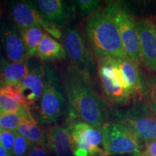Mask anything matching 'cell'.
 Here are the masks:
<instances>
[{
	"label": "cell",
	"mask_w": 156,
	"mask_h": 156,
	"mask_svg": "<svg viewBox=\"0 0 156 156\" xmlns=\"http://www.w3.org/2000/svg\"><path fill=\"white\" fill-rule=\"evenodd\" d=\"M67 119L81 120L95 127H101L108 121L106 104L93 85V79L73 64L62 73Z\"/></svg>",
	"instance_id": "cell-1"
},
{
	"label": "cell",
	"mask_w": 156,
	"mask_h": 156,
	"mask_svg": "<svg viewBox=\"0 0 156 156\" xmlns=\"http://www.w3.org/2000/svg\"><path fill=\"white\" fill-rule=\"evenodd\" d=\"M85 34L98 59L126 57L116 23L104 9H99L89 17L85 24Z\"/></svg>",
	"instance_id": "cell-2"
},
{
	"label": "cell",
	"mask_w": 156,
	"mask_h": 156,
	"mask_svg": "<svg viewBox=\"0 0 156 156\" xmlns=\"http://www.w3.org/2000/svg\"><path fill=\"white\" fill-rule=\"evenodd\" d=\"M114 122L122 124L145 143L156 140V114L142 98L134 99L130 106L112 112Z\"/></svg>",
	"instance_id": "cell-3"
},
{
	"label": "cell",
	"mask_w": 156,
	"mask_h": 156,
	"mask_svg": "<svg viewBox=\"0 0 156 156\" xmlns=\"http://www.w3.org/2000/svg\"><path fill=\"white\" fill-rule=\"evenodd\" d=\"M45 82L40 98L39 120L52 124L58 119L66 108V98L59 74L54 66L44 65Z\"/></svg>",
	"instance_id": "cell-4"
},
{
	"label": "cell",
	"mask_w": 156,
	"mask_h": 156,
	"mask_svg": "<svg viewBox=\"0 0 156 156\" xmlns=\"http://www.w3.org/2000/svg\"><path fill=\"white\" fill-rule=\"evenodd\" d=\"M104 10L116 23L126 56L139 65L142 62L141 50L140 36L134 17L118 2H108Z\"/></svg>",
	"instance_id": "cell-5"
},
{
	"label": "cell",
	"mask_w": 156,
	"mask_h": 156,
	"mask_svg": "<svg viewBox=\"0 0 156 156\" xmlns=\"http://www.w3.org/2000/svg\"><path fill=\"white\" fill-rule=\"evenodd\" d=\"M101 131L102 147L106 155L142 154L141 141L122 124L108 121L101 126Z\"/></svg>",
	"instance_id": "cell-6"
},
{
	"label": "cell",
	"mask_w": 156,
	"mask_h": 156,
	"mask_svg": "<svg viewBox=\"0 0 156 156\" xmlns=\"http://www.w3.org/2000/svg\"><path fill=\"white\" fill-rule=\"evenodd\" d=\"M97 70L105 98L114 105H127L132 98L126 88L116 60L99 58Z\"/></svg>",
	"instance_id": "cell-7"
},
{
	"label": "cell",
	"mask_w": 156,
	"mask_h": 156,
	"mask_svg": "<svg viewBox=\"0 0 156 156\" xmlns=\"http://www.w3.org/2000/svg\"><path fill=\"white\" fill-rule=\"evenodd\" d=\"M67 129L73 140L75 156L104 154L101 127H95L81 120H67Z\"/></svg>",
	"instance_id": "cell-8"
},
{
	"label": "cell",
	"mask_w": 156,
	"mask_h": 156,
	"mask_svg": "<svg viewBox=\"0 0 156 156\" xmlns=\"http://www.w3.org/2000/svg\"><path fill=\"white\" fill-rule=\"evenodd\" d=\"M64 48L69 56L71 64L93 80L95 76L96 64L90 49L85 38L75 27L68 28L64 34Z\"/></svg>",
	"instance_id": "cell-9"
},
{
	"label": "cell",
	"mask_w": 156,
	"mask_h": 156,
	"mask_svg": "<svg viewBox=\"0 0 156 156\" xmlns=\"http://www.w3.org/2000/svg\"><path fill=\"white\" fill-rule=\"evenodd\" d=\"M33 4L45 20L57 25H67L73 19L75 12V3L62 0H37Z\"/></svg>",
	"instance_id": "cell-10"
},
{
	"label": "cell",
	"mask_w": 156,
	"mask_h": 156,
	"mask_svg": "<svg viewBox=\"0 0 156 156\" xmlns=\"http://www.w3.org/2000/svg\"><path fill=\"white\" fill-rule=\"evenodd\" d=\"M140 36L142 62L146 67L156 73V25L150 18L136 21Z\"/></svg>",
	"instance_id": "cell-11"
},
{
	"label": "cell",
	"mask_w": 156,
	"mask_h": 156,
	"mask_svg": "<svg viewBox=\"0 0 156 156\" xmlns=\"http://www.w3.org/2000/svg\"><path fill=\"white\" fill-rule=\"evenodd\" d=\"M0 41L6 57L10 62H24L28 58L23 39L15 25L2 24L0 28Z\"/></svg>",
	"instance_id": "cell-12"
},
{
	"label": "cell",
	"mask_w": 156,
	"mask_h": 156,
	"mask_svg": "<svg viewBox=\"0 0 156 156\" xmlns=\"http://www.w3.org/2000/svg\"><path fill=\"white\" fill-rule=\"evenodd\" d=\"M45 82V68L39 62L29 63V73L19 84L20 90L24 95L29 106H32L41 97Z\"/></svg>",
	"instance_id": "cell-13"
},
{
	"label": "cell",
	"mask_w": 156,
	"mask_h": 156,
	"mask_svg": "<svg viewBox=\"0 0 156 156\" xmlns=\"http://www.w3.org/2000/svg\"><path fill=\"white\" fill-rule=\"evenodd\" d=\"M11 17L19 30L30 27H39L44 30L48 23L40 15L31 1L15 2L12 5Z\"/></svg>",
	"instance_id": "cell-14"
},
{
	"label": "cell",
	"mask_w": 156,
	"mask_h": 156,
	"mask_svg": "<svg viewBox=\"0 0 156 156\" xmlns=\"http://www.w3.org/2000/svg\"><path fill=\"white\" fill-rule=\"evenodd\" d=\"M46 143L56 156H75L73 140L67 127L56 125L50 128Z\"/></svg>",
	"instance_id": "cell-15"
},
{
	"label": "cell",
	"mask_w": 156,
	"mask_h": 156,
	"mask_svg": "<svg viewBox=\"0 0 156 156\" xmlns=\"http://www.w3.org/2000/svg\"><path fill=\"white\" fill-rule=\"evenodd\" d=\"M129 94L132 98H142V76L138 64L126 57L116 60Z\"/></svg>",
	"instance_id": "cell-16"
},
{
	"label": "cell",
	"mask_w": 156,
	"mask_h": 156,
	"mask_svg": "<svg viewBox=\"0 0 156 156\" xmlns=\"http://www.w3.org/2000/svg\"><path fill=\"white\" fill-rule=\"evenodd\" d=\"M29 73V62H9L0 60V85L17 86Z\"/></svg>",
	"instance_id": "cell-17"
},
{
	"label": "cell",
	"mask_w": 156,
	"mask_h": 156,
	"mask_svg": "<svg viewBox=\"0 0 156 156\" xmlns=\"http://www.w3.org/2000/svg\"><path fill=\"white\" fill-rule=\"evenodd\" d=\"M36 56L46 62L65 58L66 51L63 46L48 34H45L36 51Z\"/></svg>",
	"instance_id": "cell-18"
},
{
	"label": "cell",
	"mask_w": 156,
	"mask_h": 156,
	"mask_svg": "<svg viewBox=\"0 0 156 156\" xmlns=\"http://www.w3.org/2000/svg\"><path fill=\"white\" fill-rule=\"evenodd\" d=\"M17 133L24 136L30 144L46 142V136L30 112L25 115L16 130Z\"/></svg>",
	"instance_id": "cell-19"
},
{
	"label": "cell",
	"mask_w": 156,
	"mask_h": 156,
	"mask_svg": "<svg viewBox=\"0 0 156 156\" xmlns=\"http://www.w3.org/2000/svg\"><path fill=\"white\" fill-rule=\"evenodd\" d=\"M19 32L23 39L28 57L36 56L37 48L45 34L44 30L39 27H30L19 30Z\"/></svg>",
	"instance_id": "cell-20"
},
{
	"label": "cell",
	"mask_w": 156,
	"mask_h": 156,
	"mask_svg": "<svg viewBox=\"0 0 156 156\" xmlns=\"http://www.w3.org/2000/svg\"><path fill=\"white\" fill-rule=\"evenodd\" d=\"M142 98L156 114V75L142 77Z\"/></svg>",
	"instance_id": "cell-21"
},
{
	"label": "cell",
	"mask_w": 156,
	"mask_h": 156,
	"mask_svg": "<svg viewBox=\"0 0 156 156\" xmlns=\"http://www.w3.org/2000/svg\"><path fill=\"white\" fill-rule=\"evenodd\" d=\"M30 113L27 110L21 113H9L0 114V129L2 130L16 131L25 115Z\"/></svg>",
	"instance_id": "cell-22"
},
{
	"label": "cell",
	"mask_w": 156,
	"mask_h": 156,
	"mask_svg": "<svg viewBox=\"0 0 156 156\" xmlns=\"http://www.w3.org/2000/svg\"><path fill=\"white\" fill-rule=\"evenodd\" d=\"M29 110L21 106L11 97L5 94L0 93V114L9 113H21Z\"/></svg>",
	"instance_id": "cell-23"
},
{
	"label": "cell",
	"mask_w": 156,
	"mask_h": 156,
	"mask_svg": "<svg viewBox=\"0 0 156 156\" xmlns=\"http://www.w3.org/2000/svg\"><path fill=\"white\" fill-rule=\"evenodd\" d=\"M75 3L80 15L83 17H90L98 10V7L101 6V2L98 0H78Z\"/></svg>",
	"instance_id": "cell-24"
},
{
	"label": "cell",
	"mask_w": 156,
	"mask_h": 156,
	"mask_svg": "<svg viewBox=\"0 0 156 156\" xmlns=\"http://www.w3.org/2000/svg\"><path fill=\"white\" fill-rule=\"evenodd\" d=\"M1 94H5L8 96L11 97L15 101L19 103L21 106H24L25 108H29V104L27 101L24 95L20 90L18 86H15V85H10V86H5L2 87L1 90Z\"/></svg>",
	"instance_id": "cell-25"
},
{
	"label": "cell",
	"mask_w": 156,
	"mask_h": 156,
	"mask_svg": "<svg viewBox=\"0 0 156 156\" xmlns=\"http://www.w3.org/2000/svg\"><path fill=\"white\" fill-rule=\"evenodd\" d=\"M30 147V142L16 132L14 147L12 156H25Z\"/></svg>",
	"instance_id": "cell-26"
},
{
	"label": "cell",
	"mask_w": 156,
	"mask_h": 156,
	"mask_svg": "<svg viewBox=\"0 0 156 156\" xmlns=\"http://www.w3.org/2000/svg\"><path fill=\"white\" fill-rule=\"evenodd\" d=\"M15 136H16V131L2 130V132L1 145L10 156L12 154Z\"/></svg>",
	"instance_id": "cell-27"
},
{
	"label": "cell",
	"mask_w": 156,
	"mask_h": 156,
	"mask_svg": "<svg viewBox=\"0 0 156 156\" xmlns=\"http://www.w3.org/2000/svg\"><path fill=\"white\" fill-rule=\"evenodd\" d=\"M28 156H49L46 142L30 144Z\"/></svg>",
	"instance_id": "cell-28"
},
{
	"label": "cell",
	"mask_w": 156,
	"mask_h": 156,
	"mask_svg": "<svg viewBox=\"0 0 156 156\" xmlns=\"http://www.w3.org/2000/svg\"><path fill=\"white\" fill-rule=\"evenodd\" d=\"M142 156H156V140L145 144Z\"/></svg>",
	"instance_id": "cell-29"
},
{
	"label": "cell",
	"mask_w": 156,
	"mask_h": 156,
	"mask_svg": "<svg viewBox=\"0 0 156 156\" xmlns=\"http://www.w3.org/2000/svg\"><path fill=\"white\" fill-rule=\"evenodd\" d=\"M0 156H10L7 153V151L2 147L1 144H0Z\"/></svg>",
	"instance_id": "cell-30"
},
{
	"label": "cell",
	"mask_w": 156,
	"mask_h": 156,
	"mask_svg": "<svg viewBox=\"0 0 156 156\" xmlns=\"http://www.w3.org/2000/svg\"><path fill=\"white\" fill-rule=\"evenodd\" d=\"M91 156H107L106 155H104V154H96V155H91Z\"/></svg>",
	"instance_id": "cell-31"
},
{
	"label": "cell",
	"mask_w": 156,
	"mask_h": 156,
	"mask_svg": "<svg viewBox=\"0 0 156 156\" xmlns=\"http://www.w3.org/2000/svg\"><path fill=\"white\" fill-rule=\"evenodd\" d=\"M2 130L0 129V143H1V140H2Z\"/></svg>",
	"instance_id": "cell-32"
},
{
	"label": "cell",
	"mask_w": 156,
	"mask_h": 156,
	"mask_svg": "<svg viewBox=\"0 0 156 156\" xmlns=\"http://www.w3.org/2000/svg\"><path fill=\"white\" fill-rule=\"evenodd\" d=\"M124 156H142V155H124Z\"/></svg>",
	"instance_id": "cell-33"
},
{
	"label": "cell",
	"mask_w": 156,
	"mask_h": 156,
	"mask_svg": "<svg viewBox=\"0 0 156 156\" xmlns=\"http://www.w3.org/2000/svg\"><path fill=\"white\" fill-rule=\"evenodd\" d=\"M1 90H2V86L0 85V93H1Z\"/></svg>",
	"instance_id": "cell-34"
}]
</instances>
